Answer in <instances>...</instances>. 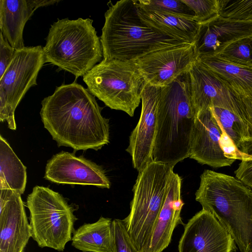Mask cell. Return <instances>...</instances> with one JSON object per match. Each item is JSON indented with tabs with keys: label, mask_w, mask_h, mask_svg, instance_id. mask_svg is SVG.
<instances>
[{
	"label": "cell",
	"mask_w": 252,
	"mask_h": 252,
	"mask_svg": "<svg viewBox=\"0 0 252 252\" xmlns=\"http://www.w3.org/2000/svg\"><path fill=\"white\" fill-rule=\"evenodd\" d=\"M195 200L219 220L241 252H252V189L232 176L206 169Z\"/></svg>",
	"instance_id": "obj_3"
},
{
	"label": "cell",
	"mask_w": 252,
	"mask_h": 252,
	"mask_svg": "<svg viewBox=\"0 0 252 252\" xmlns=\"http://www.w3.org/2000/svg\"><path fill=\"white\" fill-rule=\"evenodd\" d=\"M100 37L103 59L134 62L151 53L188 43L144 21L136 0H121L104 14Z\"/></svg>",
	"instance_id": "obj_2"
},
{
	"label": "cell",
	"mask_w": 252,
	"mask_h": 252,
	"mask_svg": "<svg viewBox=\"0 0 252 252\" xmlns=\"http://www.w3.org/2000/svg\"><path fill=\"white\" fill-rule=\"evenodd\" d=\"M60 0H0V29L3 36L15 50L24 47V29L28 20L38 8Z\"/></svg>",
	"instance_id": "obj_19"
},
{
	"label": "cell",
	"mask_w": 252,
	"mask_h": 252,
	"mask_svg": "<svg viewBox=\"0 0 252 252\" xmlns=\"http://www.w3.org/2000/svg\"><path fill=\"white\" fill-rule=\"evenodd\" d=\"M112 223L111 219L101 217L83 224L74 231L72 246L83 252H112Z\"/></svg>",
	"instance_id": "obj_22"
},
{
	"label": "cell",
	"mask_w": 252,
	"mask_h": 252,
	"mask_svg": "<svg viewBox=\"0 0 252 252\" xmlns=\"http://www.w3.org/2000/svg\"><path fill=\"white\" fill-rule=\"evenodd\" d=\"M210 108L223 132L237 149L244 138L252 136V131L248 124L237 114L221 108Z\"/></svg>",
	"instance_id": "obj_24"
},
{
	"label": "cell",
	"mask_w": 252,
	"mask_h": 252,
	"mask_svg": "<svg viewBox=\"0 0 252 252\" xmlns=\"http://www.w3.org/2000/svg\"><path fill=\"white\" fill-rule=\"evenodd\" d=\"M83 80L88 90L112 109L132 117L141 101L146 82L132 62L103 59Z\"/></svg>",
	"instance_id": "obj_7"
},
{
	"label": "cell",
	"mask_w": 252,
	"mask_h": 252,
	"mask_svg": "<svg viewBox=\"0 0 252 252\" xmlns=\"http://www.w3.org/2000/svg\"><path fill=\"white\" fill-rule=\"evenodd\" d=\"M238 149L241 161L234 173L238 179L252 189V136L244 138Z\"/></svg>",
	"instance_id": "obj_27"
},
{
	"label": "cell",
	"mask_w": 252,
	"mask_h": 252,
	"mask_svg": "<svg viewBox=\"0 0 252 252\" xmlns=\"http://www.w3.org/2000/svg\"><path fill=\"white\" fill-rule=\"evenodd\" d=\"M244 105L247 121L252 131V97H242Z\"/></svg>",
	"instance_id": "obj_32"
},
{
	"label": "cell",
	"mask_w": 252,
	"mask_h": 252,
	"mask_svg": "<svg viewBox=\"0 0 252 252\" xmlns=\"http://www.w3.org/2000/svg\"><path fill=\"white\" fill-rule=\"evenodd\" d=\"M195 117L187 72L161 88L153 161L174 166L189 157Z\"/></svg>",
	"instance_id": "obj_4"
},
{
	"label": "cell",
	"mask_w": 252,
	"mask_h": 252,
	"mask_svg": "<svg viewBox=\"0 0 252 252\" xmlns=\"http://www.w3.org/2000/svg\"></svg>",
	"instance_id": "obj_33"
},
{
	"label": "cell",
	"mask_w": 252,
	"mask_h": 252,
	"mask_svg": "<svg viewBox=\"0 0 252 252\" xmlns=\"http://www.w3.org/2000/svg\"><path fill=\"white\" fill-rule=\"evenodd\" d=\"M216 56L232 63L252 68V35L234 41Z\"/></svg>",
	"instance_id": "obj_25"
},
{
	"label": "cell",
	"mask_w": 252,
	"mask_h": 252,
	"mask_svg": "<svg viewBox=\"0 0 252 252\" xmlns=\"http://www.w3.org/2000/svg\"><path fill=\"white\" fill-rule=\"evenodd\" d=\"M198 58L194 44L163 49L132 62L146 83L163 87L189 71Z\"/></svg>",
	"instance_id": "obj_12"
},
{
	"label": "cell",
	"mask_w": 252,
	"mask_h": 252,
	"mask_svg": "<svg viewBox=\"0 0 252 252\" xmlns=\"http://www.w3.org/2000/svg\"><path fill=\"white\" fill-rule=\"evenodd\" d=\"M235 242L209 212L202 209L185 225L179 252H234Z\"/></svg>",
	"instance_id": "obj_13"
},
{
	"label": "cell",
	"mask_w": 252,
	"mask_h": 252,
	"mask_svg": "<svg viewBox=\"0 0 252 252\" xmlns=\"http://www.w3.org/2000/svg\"><path fill=\"white\" fill-rule=\"evenodd\" d=\"M189 158L215 168L229 166L240 159L238 149L223 132L210 108L196 115Z\"/></svg>",
	"instance_id": "obj_10"
},
{
	"label": "cell",
	"mask_w": 252,
	"mask_h": 252,
	"mask_svg": "<svg viewBox=\"0 0 252 252\" xmlns=\"http://www.w3.org/2000/svg\"><path fill=\"white\" fill-rule=\"evenodd\" d=\"M15 50L0 33V78L9 66L14 56Z\"/></svg>",
	"instance_id": "obj_31"
},
{
	"label": "cell",
	"mask_w": 252,
	"mask_h": 252,
	"mask_svg": "<svg viewBox=\"0 0 252 252\" xmlns=\"http://www.w3.org/2000/svg\"><path fill=\"white\" fill-rule=\"evenodd\" d=\"M173 166L152 161L138 172L130 213L123 220L140 252H149L152 236L168 191Z\"/></svg>",
	"instance_id": "obj_6"
},
{
	"label": "cell",
	"mask_w": 252,
	"mask_h": 252,
	"mask_svg": "<svg viewBox=\"0 0 252 252\" xmlns=\"http://www.w3.org/2000/svg\"><path fill=\"white\" fill-rule=\"evenodd\" d=\"M44 127L58 146L97 151L109 142V120L94 96L74 82L57 87L41 101Z\"/></svg>",
	"instance_id": "obj_1"
},
{
	"label": "cell",
	"mask_w": 252,
	"mask_h": 252,
	"mask_svg": "<svg viewBox=\"0 0 252 252\" xmlns=\"http://www.w3.org/2000/svg\"><path fill=\"white\" fill-rule=\"evenodd\" d=\"M21 195L11 189H0V252H24L32 237Z\"/></svg>",
	"instance_id": "obj_16"
},
{
	"label": "cell",
	"mask_w": 252,
	"mask_h": 252,
	"mask_svg": "<svg viewBox=\"0 0 252 252\" xmlns=\"http://www.w3.org/2000/svg\"><path fill=\"white\" fill-rule=\"evenodd\" d=\"M26 167L6 140L0 136V189L24 193L27 183Z\"/></svg>",
	"instance_id": "obj_23"
},
{
	"label": "cell",
	"mask_w": 252,
	"mask_h": 252,
	"mask_svg": "<svg viewBox=\"0 0 252 252\" xmlns=\"http://www.w3.org/2000/svg\"><path fill=\"white\" fill-rule=\"evenodd\" d=\"M233 92L242 97H252V68L239 66L217 56L197 58Z\"/></svg>",
	"instance_id": "obj_21"
},
{
	"label": "cell",
	"mask_w": 252,
	"mask_h": 252,
	"mask_svg": "<svg viewBox=\"0 0 252 252\" xmlns=\"http://www.w3.org/2000/svg\"><path fill=\"white\" fill-rule=\"evenodd\" d=\"M188 75L196 115L211 107H219L233 112L249 126L242 97L233 92L197 59Z\"/></svg>",
	"instance_id": "obj_11"
},
{
	"label": "cell",
	"mask_w": 252,
	"mask_h": 252,
	"mask_svg": "<svg viewBox=\"0 0 252 252\" xmlns=\"http://www.w3.org/2000/svg\"><path fill=\"white\" fill-rule=\"evenodd\" d=\"M219 16L225 19L252 21V0H217Z\"/></svg>",
	"instance_id": "obj_26"
},
{
	"label": "cell",
	"mask_w": 252,
	"mask_h": 252,
	"mask_svg": "<svg viewBox=\"0 0 252 252\" xmlns=\"http://www.w3.org/2000/svg\"><path fill=\"white\" fill-rule=\"evenodd\" d=\"M252 35V21L218 16L200 26L194 43L198 58L216 56L231 43Z\"/></svg>",
	"instance_id": "obj_17"
},
{
	"label": "cell",
	"mask_w": 252,
	"mask_h": 252,
	"mask_svg": "<svg viewBox=\"0 0 252 252\" xmlns=\"http://www.w3.org/2000/svg\"><path fill=\"white\" fill-rule=\"evenodd\" d=\"M44 178L61 184L92 185L109 189L110 182L102 168L83 157L62 151L47 162Z\"/></svg>",
	"instance_id": "obj_15"
},
{
	"label": "cell",
	"mask_w": 252,
	"mask_h": 252,
	"mask_svg": "<svg viewBox=\"0 0 252 252\" xmlns=\"http://www.w3.org/2000/svg\"><path fill=\"white\" fill-rule=\"evenodd\" d=\"M93 21L79 18L59 20L51 25L43 48L45 63L75 76H84L102 60L100 38Z\"/></svg>",
	"instance_id": "obj_5"
},
{
	"label": "cell",
	"mask_w": 252,
	"mask_h": 252,
	"mask_svg": "<svg viewBox=\"0 0 252 252\" xmlns=\"http://www.w3.org/2000/svg\"><path fill=\"white\" fill-rule=\"evenodd\" d=\"M112 231V252H140L132 242L123 220H113Z\"/></svg>",
	"instance_id": "obj_30"
},
{
	"label": "cell",
	"mask_w": 252,
	"mask_h": 252,
	"mask_svg": "<svg viewBox=\"0 0 252 252\" xmlns=\"http://www.w3.org/2000/svg\"><path fill=\"white\" fill-rule=\"evenodd\" d=\"M45 63L40 45L15 50L12 61L0 78V121L16 130L15 111L29 89L36 85Z\"/></svg>",
	"instance_id": "obj_9"
},
{
	"label": "cell",
	"mask_w": 252,
	"mask_h": 252,
	"mask_svg": "<svg viewBox=\"0 0 252 252\" xmlns=\"http://www.w3.org/2000/svg\"><path fill=\"white\" fill-rule=\"evenodd\" d=\"M137 4L149 9L192 17L193 11L182 0H136Z\"/></svg>",
	"instance_id": "obj_28"
},
{
	"label": "cell",
	"mask_w": 252,
	"mask_h": 252,
	"mask_svg": "<svg viewBox=\"0 0 252 252\" xmlns=\"http://www.w3.org/2000/svg\"><path fill=\"white\" fill-rule=\"evenodd\" d=\"M182 179L173 172L168 191L153 232L149 252H161L171 242L178 224H184L180 213L184 205L181 199Z\"/></svg>",
	"instance_id": "obj_18"
},
{
	"label": "cell",
	"mask_w": 252,
	"mask_h": 252,
	"mask_svg": "<svg viewBox=\"0 0 252 252\" xmlns=\"http://www.w3.org/2000/svg\"><path fill=\"white\" fill-rule=\"evenodd\" d=\"M194 12L193 20L200 25L219 16L217 0H182Z\"/></svg>",
	"instance_id": "obj_29"
},
{
	"label": "cell",
	"mask_w": 252,
	"mask_h": 252,
	"mask_svg": "<svg viewBox=\"0 0 252 252\" xmlns=\"http://www.w3.org/2000/svg\"><path fill=\"white\" fill-rule=\"evenodd\" d=\"M161 87L145 84L141 93V112L138 122L129 138L126 151L138 172L153 160L157 131L158 111Z\"/></svg>",
	"instance_id": "obj_14"
},
{
	"label": "cell",
	"mask_w": 252,
	"mask_h": 252,
	"mask_svg": "<svg viewBox=\"0 0 252 252\" xmlns=\"http://www.w3.org/2000/svg\"><path fill=\"white\" fill-rule=\"evenodd\" d=\"M32 237L41 248L63 251L71 240L75 208L59 192L36 186L27 199Z\"/></svg>",
	"instance_id": "obj_8"
},
{
	"label": "cell",
	"mask_w": 252,
	"mask_h": 252,
	"mask_svg": "<svg viewBox=\"0 0 252 252\" xmlns=\"http://www.w3.org/2000/svg\"><path fill=\"white\" fill-rule=\"evenodd\" d=\"M137 5L139 15L144 21L173 37L189 44H194L201 25L192 17L149 9Z\"/></svg>",
	"instance_id": "obj_20"
}]
</instances>
